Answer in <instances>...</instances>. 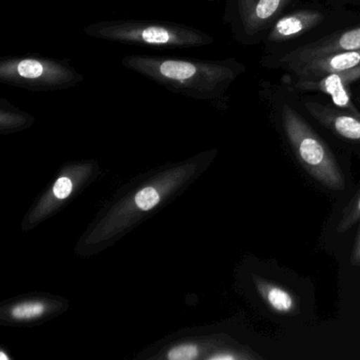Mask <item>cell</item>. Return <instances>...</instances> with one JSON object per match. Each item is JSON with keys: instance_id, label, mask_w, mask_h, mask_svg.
Masks as SVG:
<instances>
[{"instance_id": "13", "label": "cell", "mask_w": 360, "mask_h": 360, "mask_svg": "<svg viewBox=\"0 0 360 360\" xmlns=\"http://www.w3.org/2000/svg\"><path fill=\"white\" fill-rule=\"evenodd\" d=\"M360 220V193H358L352 201L347 204L343 212L342 217L337 225L339 233H345L347 229L353 227Z\"/></svg>"}, {"instance_id": "17", "label": "cell", "mask_w": 360, "mask_h": 360, "mask_svg": "<svg viewBox=\"0 0 360 360\" xmlns=\"http://www.w3.org/2000/svg\"><path fill=\"white\" fill-rule=\"evenodd\" d=\"M72 191V183L68 178H60L54 185L53 193L56 198L66 199Z\"/></svg>"}, {"instance_id": "11", "label": "cell", "mask_w": 360, "mask_h": 360, "mask_svg": "<svg viewBox=\"0 0 360 360\" xmlns=\"http://www.w3.org/2000/svg\"><path fill=\"white\" fill-rule=\"evenodd\" d=\"M254 282L258 294L271 311L281 315H288L296 311V299L288 290L279 284L257 276L254 277Z\"/></svg>"}, {"instance_id": "15", "label": "cell", "mask_w": 360, "mask_h": 360, "mask_svg": "<svg viewBox=\"0 0 360 360\" xmlns=\"http://www.w3.org/2000/svg\"><path fill=\"white\" fill-rule=\"evenodd\" d=\"M160 201L159 193L155 189L151 187L143 189L139 191L136 195V203L142 210H149L155 207Z\"/></svg>"}, {"instance_id": "3", "label": "cell", "mask_w": 360, "mask_h": 360, "mask_svg": "<svg viewBox=\"0 0 360 360\" xmlns=\"http://www.w3.org/2000/svg\"><path fill=\"white\" fill-rule=\"evenodd\" d=\"M84 33L101 41L159 49L201 48L214 43L212 35L195 27L160 20H102L88 25Z\"/></svg>"}, {"instance_id": "10", "label": "cell", "mask_w": 360, "mask_h": 360, "mask_svg": "<svg viewBox=\"0 0 360 360\" xmlns=\"http://www.w3.org/2000/svg\"><path fill=\"white\" fill-rule=\"evenodd\" d=\"M360 66V50L340 51L282 66L286 79H318Z\"/></svg>"}, {"instance_id": "19", "label": "cell", "mask_w": 360, "mask_h": 360, "mask_svg": "<svg viewBox=\"0 0 360 360\" xmlns=\"http://www.w3.org/2000/svg\"><path fill=\"white\" fill-rule=\"evenodd\" d=\"M351 262L352 264L355 265V266L360 267V229L359 231H358L355 243H354L353 250H352Z\"/></svg>"}, {"instance_id": "2", "label": "cell", "mask_w": 360, "mask_h": 360, "mask_svg": "<svg viewBox=\"0 0 360 360\" xmlns=\"http://www.w3.org/2000/svg\"><path fill=\"white\" fill-rule=\"evenodd\" d=\"M261 96L273 107L288 145L309 176L330 191H345V176L336 158L305 119L297 92L282 83H266Z\"/></svg>"}, {"instance_id": "5", "label": "cell", "mask_w": 360, "mask_h": 360, "mask_svg": "<svg viewBox=\"0 0 360 360\" xmlns=\"http://www.w3.org/2000/svg\"><path fill=\"white\" fill-rule=\"evenodd\" d=\"M84 79L85 77L65 60L39 56L0 58V82L12 87L58 91L75 87Z\"/></svg>"}, {"instance_id": "4", "label": "cell", "mask_w": 360, "mask_h": 360, "mask_svg": "<svg viewBox=\"0 0 360 360\" xmlns=\"http://www.w3.org/2000/svg\"><path fill=\"white\" fill-rule=\"evenodd\" d=\"M358 20L360 15L351 9H338L328 4H301L271 25L262 41L264 54L299 47Z\"/></svg>"}, {"instance_id": "6", "label": "cell", "mask_w": 360, "mask_h": 360, "mask_svg": "<svg viewBox=\"0 0 360 360\" xmlns=\"http://www.w3.org/2000/svg\"><path fill=\"white\" fill-rule=\"evenodd\" d=\"M302 0H226L223 22L240 45L262 44L271 25Z\"/></svg>"}, {"instance_id": "1", "label": "cell", "mask_w": 360, "mask_h": 360, "mask_svg": "<svg viewBox=\"0 0 360 360\" xmlns=\"http://www.w3.org/2000/svg\"><path fill=\"white\" fill-rule=\"evenodd\" d=\"M122 65L168 91L219 108L226 104L229 88L245 72L244 64L236 58L206 60L132 54L123 58Z\"/></svg>"}, {"instance_id": "16", "label": "cell", "mask_w": 360, "mask_h": 360, "mask_svg": "<svg viewBox=\"0 0 360 360\" xmlns=\"http://www.w3.org/2000/svg\"><path fill=\"white\" fill-rule=\"evenodd\" d=\"M198 349L195 345H184L174 347L168 353V358L172 360H191L197 357Z\"/></svg>"}, {"instance_id": "18", "label": "cell", "mask_w": 360, "mask_h": 360, "mask_svg": "<svg viewBox=\"0 0 360 360\" xmlns=\"http://www.w3.org/2000/svg\"><path fill=\"white\" fill-rule=\"evenodd\" d=\"M326 4L330 7L338 8V9L360 7V0H326Z\"/></svg>"}, {"instance_id": "7", "label": "cell", "mask_w": 360, "mask_h": 360, "mask_svg": "<svg viewBox=\"0 0 360 360\" xmlns=\"http://www.w3.org/2000/svg\"><path fill=\"white\" fill-rule=\"evenodd\" d=\"M360 50V22L332 31L315 41L279 53L264 54L263 67L279 70L282 66L303 62L326 54Z\"/></svg>"}, {"instance_id": "8", "label": "cell", "mask_w": 360, "mask_h": 360, "mask_svg": "<svg viewBox=\"0 0 360 360\" xmlns=\"http://www.w3.org/2000/svg\"><path fill=\"white\" fill-rule=\"evenodd\" d=\"M281 77L282 84L298 94H316L328 96L335 106L360 117V109L352 98V87L360 81V66L318 79H294Z\"/></svg>"}, {"instance_id": "22", "label": "cell", "mask_w": 360, "mask_h": 360, "mask_svg": "<svg viewBox=\"0 0 360 360\" xmlns=\"http://www.w3.org/2000/svg\"><path fill=\"white\" fill-rule=\"evenodd\" d=\"M1 359H8L7 356H6L5 354H4V352H1Z\"/></svg>"}, {"instance_id": "9", "label": "cell", "mask_w": 360, "mask_h": 360, "mask_svg": "<svg viewBox=\"0 0 360 360\" xmlns=\"http://www.w3.org/2000/svg\"><path fill=\"white\" fill-rule=\"evenodd\" d=\"M297 94L299 104L314 121L341 140L360 144V117L338 108L330 101L322 102L313 94Z\"/></svg>"}, {"instance_id": "23", "label": "cell", "mask_w": 360, "mask_h": 360, "mask_svg": "<svg viewBox=\"0 0 360 360\" xmlns=\"http://www.w3.org/2000/svg\"><path fill=\"white\" fill-rule=\"evenodd\" d=\"M205 1H208V3H214L217 0H205Z\"/></svg>"}, {"instance_id": "14", "label": "cell", "mask_w": 360, "mask_h": 360, "mask_svg": "<svg viewBox=\"0 0 360 360\" xmlns=\"http://www.w3.org/2000/svg\"><path fill=\"white\" fill-rule=\"evenodd\" d=\"M45 311V307L41 302H26L14 307L12 315L16 319H32L39 317Z\"/></svg>"}, {"instance_id": "12", "label": "cell", "mask_w": 360, "mask_h": 360, "mask_svg": "<svg viewBox=\"0 0 360 360\" xmlns=\"http://www.w3.org/2000/svg\"><path fill=\"white\" fill-rule=\"evenodd\" d=\"M33 119L28 113L22 112L8 102L6 98L0 100V126L3 130L24 127L32 123Z\"/></svg>"}, {"instance_id": "21", "label": "cell", "mask_w": 360, "mask_h": 360, "mask_svg": "<svg viewBox=\"0 0 360 360\" xmlns=\"http://www.w3.org/2000/svg\"><path fill=\"white\" fill-rule=\"evenodd\" d=\"M354 100L357 103L358 105H360V91L356 90L355 92H353Z\"/></svg>"}, {"instance_id": "20", "label": "cell", "mask_w": 360, "mask_h": 360, "mask_svg": "<svg viewBox=\"0 0 360 360\" xmlns=\"http://www.w3.org/2000/svg\"><path fill=\"white\" fill-rule=\"evenodd\" d=\"M236 358H239L238 356L233 355L231 353H227V352H222L221 354H217V355L210 357L212 360H233Z\"/></svg>"}]
</instances>
